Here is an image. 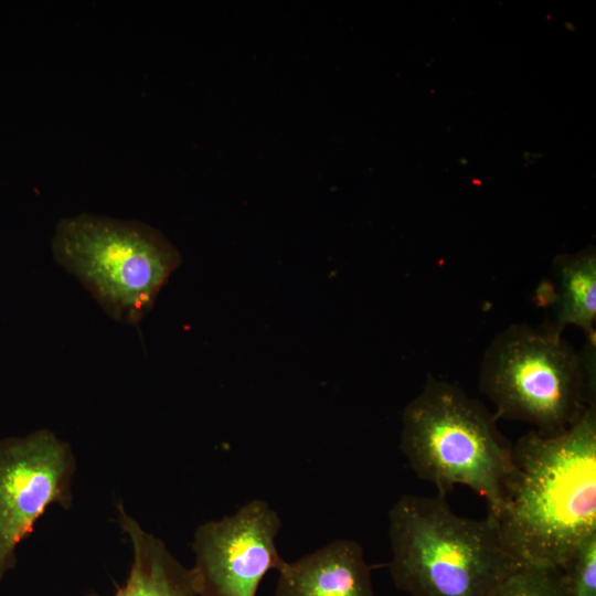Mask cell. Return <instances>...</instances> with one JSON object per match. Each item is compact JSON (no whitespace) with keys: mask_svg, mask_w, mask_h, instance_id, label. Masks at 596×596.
<instances>
[{"mask_svg":"<svg viewBox=\"0 0 596 596\" xmlns=\"http://www.w3.org/2000/svg\"><path fill=\"white\" fill-rule=\"evenodd\" d=\"M491 518L522 564L562 570L596 533V405L563 432L533 429L511 446L502 507Z\"/></svg>","mask_w":596,"mask_h":596,"instance_id":"cell-1","label":"cell"},{"mask_svg":"<svg viewBox=\"0 0 596 596\" xmlns=\"http://www.w3.org/2000/svg\"><path fill=\"white\" fill-rule=\"evenodd\" d=\"M394 585L409 596H491L522 564L487 514H456L445 496H402L389 511Z\"/></svg>","mask_w":596,"mask_h":596,"instance_id":"cell-2","label":"cell"},{"mask_svg":"<svg viewBox=\"0 0 596 596\" xmlns=\"http://www.w3.org/2000/svg\"><path fill=\"white\" fill-rule=\"evenodd\" d=\"M577 352L549 324L512 323L485 351L479 387L497 418L555 434L596 405L595 336Z\"/></svg>","mask_w":596,"mask_h":596,"instance_id":"cell-3","label":"cell"},{"mask_svg":"<svg viewBox=\"0 0 596 596\" xmlns=\"http://www.w3.org/2000/svg\"><path fill=\"white\" fill-rule=\"evenodd\" d=\"M497 419L460 386L428 376L403 411L400 448L417 477L435 485L439 494L466 486L494 517L502 507L512 446Z\"/></svg>","mask_w":596,"mask_h":596,"instance_id":"cell-4","label":"cell"},{"mask_svg":"<svg viewBox=\"0 0 596 596\" xmlns=\"http://www.w3.org/2000/svg\"><path fill=\"white\" fill-rule=\"evenodd\" d=\"M51 249L110 318L135 326L181 263L177 247L151 225L89 213L60 220Z\"/></svg>","mask_w":596,"mask_h":596,"instance_id":"cell-5","label":"cell"},{"mask_svg":"<svg viewBox=\"0 0 596 596\" xmlns=\"http://www.w3.org/2000/svg\"><path fill=\"white\" fill-rule=\"evenodd\" d=\"M74 471L70 446L50 430L0 441V583L46 508H70Z\"/></svg>","mask_w":596,"mask_h":596,"instance_id":"cell-6","label":"cell"},{"mask_svg":"<svg viewBox=\"0 0 596 596\" xmlns=\"http://www.w3.org/2000/svg\"><path fill=\"white\" fill-rule=\"evenodd\" d=\"M281 520L264 500L201 524L192 544L199 596H256L265 575L286 561L276 547Z\"/></svg>","mask_w":596,"mask_h":596,"instance_id":"cell-7","label":"cell"},{"mask_svg":"<svg viewBox=\"0 0 596 596\" xmlns=\"http://www.w3.org/2000/svg\"><path fill=\"white\" fill-rule=\"evenodd\" d=\"M275 596H374L362 546L336 540L278 571Z\"/></svg>","mask_w":596,"mask_h":596,"instance_id":"cell-8","label":"cell"},{"mask_svg":"<svg viewBox=\"0 0 596 596\" xmlns=\"http://www.w3.org/2000/svg\"><path fill=\"white\" fill-rule=\"evenodd\" d=\"M547 280H543L536 298L552 311L549 326L562 333L567 326L595 336L596 324V254L593 247L554 258Z\"/></svg>","mask_w":596,"mask_h":596,"instance_id":"cell-9","label":"cell"},{"mask_svg":"<svg viewBox=\"0 0 596 596\" xmlns=\"http://www.w3.org/2000/svg\"><path fill=\"white\" fill-rule=\"evenodd\" d=\"M117 508L119 523L132 544L134 562L125 584L116 585L113 596H198L194 568L182 566L161 540L145 532L126 513L121 503Z\"/></svg>","mask_w":596,"mask_h":596,"instance_id":"cell-10","label":"cell"},{"mask_svg":"<svg viewBox=\"0 0 596 596\" xmlns=\"http://www.w3.org/2000/svg\"><path fill=\"white\" fill-rule=\"evenodd\" d=\"M491 596H564L563 573L553 566L524 564Z\"/></svg>","mask_w":596,"mask_h":596,"instance_id":"cell-11","label":"cell"},{"mask_svg":"<svg viewBox=\"0 0 596 596\" xmlns=\"http://www.w3.org/2000/svg\"><path fill=\"white\" fill-rule=\"evenodd\" d=\"M561 571L564 596H596V533L573 552Z\"/></svg>","mask_w":596,"mask_h":596,"instance_id":"cell-12","label":"cell"}]
</instances>
